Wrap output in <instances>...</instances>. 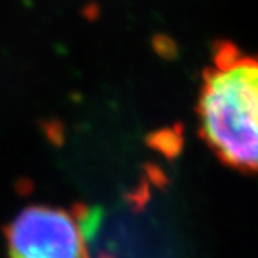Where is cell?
Listing matches in <instances>:
<instances>
[{"label": "cell", "mask_w": 258, "mask_h": 258, "mask_svg": "<svg viewBox=\"0 0 258 258\" xmlns=\"http://www.w3.org/2000/svg\"><path fill=\"white\" fill-rule=\"evenodd\" d=\"M200 135L226 166L258 173V56L221 43L203 76Z\"/></svg>", "instance_id": "1"}, {"label": "cell", "mask_w": 258, "mask_h": 258, "mask_svg": "<svg viewBox=\"0 0 258 258\" xmlns=\"http://www.w3.org/2000/svg\"><path fill=\"white\" fill-rule=\"evenodd\" d=\"M82 215L51 206L27 207L5 227L10 258H88L93 221Z\"/></svg>", "instance_id": "2"}]
</instances>
